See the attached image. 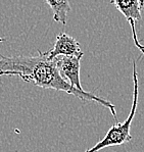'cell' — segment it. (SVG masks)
Listing matches in <instances>:
<instances>
[{"instance_id":"6da1fadb","label":"cell","mask_w":144,"mask_h":152,"mask_svg":"<svg viewBox=\"0 0 144 152\" xmlns=\"http://www.w3.org/2000/svg\"><path fill=\"white\" fill-rule=\"evenodd\" d=\"M133 102L130 114L128 115L126 121L123 123H118L111 127L106 135L102 140L95 144L93 147L87 149L85 152H98L106 147L110 146H120L125 143H128L132 140V136L130 134L131 126L133 118L136 114L137 105H138V94H139V87H138V75H137V66L136 62L133 61Z\"/></svg>"},{"instance_id":"7a4b0ae2","label":"cell","mask_w":144,"mask_h":152,"mask_svg":"<svg viewBox=\"0 0 144 152\" xmlns=\"http://www.w3.org/2000/svg\"><path fill=\"white\" fill-rule=\"evenodd\" d=\"M83 54L78 56H58L54 58L55 64L59 74L72 87L84 91L81 86L80 81V69L81 59Z\"/></svg>"},{"instance_id":"3957f363","label":"cell","mask_w":144,"mask_h":152,"mask_svg":"<svg viewBox=\"0 0 144 152\" xmlns=\"http://www.w3.org/2000/svg\"><path fill=\"white\" fill-rule=\"evenodd\" d=\"M47 56L51 60L58 56H78L84 53L81 51L80 43L66 32L57 35L53 47L47 51Z\"/></svg>"},{"instance_id":"277c9868","label":"cell","mask_w":144,"mask_h":152,"mask_svg":"<svg viewBox=\"0 0 144 152\" xmlns=\"http://www.w3.org/2000/svg\"><path fill=\"white\" fill-rule=\"evenodd\" d=\"M110 4L126 18L127 22H136L141 20V13L144 7V1L142 0H113Z\"/></svg>"},{"instance_id":"5b68a950","label":"cell","mask_w":144,"mask_h":152,"mask_svg":"<svg viewBox=\"0 0 144 152\" xmlns=\"http://www.w3.org/2000/svg\"><path fill=\"white\" fill-rule=\"evenodd\" d=\"M46 3L53 11V20L62 25L68 23V13L71 11V4L68 0H46Z\"/></svg>"},{"instance_id":"8992f818","label":"cell","mask_w":144,"mask_h":152,"mask_svg":"<svg viewBox=\"0 0 144 152\" xmlns=\"http://www.w3.org/2000/svg\"><path fill=\"white\" fill-rule=\"evenodd\" d=\"M130 26H131V30H132V37H133V41H134V44H135V46L137 48L139 49V50L141 51V53L144 55V46L142 44L139 42L138 38H137V34H136V29H135V23L134 22H130L129 23Z\"/></svg>"},{"instance_id":"52a82bcc","label":"cell","mask_w":144,"mask_h":152,"mask_svg":"<svg viewBox=\"0 0 144 152\" xmlns=\"http://www.w3.org/2000/svg\"><path fill=\"white\" fill-rule=\"evenodd\" d=\"M4 41H6V39L5 38H1V37H0V43H2V42H4Z\"/></svg>"},{"instance_id":"ba28073f","label":"cell","mask_w":144,"mask_h":152,"mask_svg":"<svg viewBox=\"0 0 144 152\" xmlns=\"http://www.w3.org/2000/svg\"><path fill=\"white\" fill-rule=\"evenodd\" d=\"M1 76H2V75H0V77H1Z\"/></svg>"}]
</instances>
